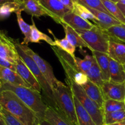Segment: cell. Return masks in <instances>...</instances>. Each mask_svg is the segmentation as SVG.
I'll return each mask as SVG.
<instances>
[{"mask_svg":"<svg viewBox=\"0 0 125 125\" xmlns=\"http://www.w3.org/2000/svg\"><path fill=\"white\" fill-rule=\"evenodd\" d=\"M125 125V121H121V122L115 123L110 124V125Z\"/></svg>","mask_w":125,"mask_h":125,"instance_id":"cell-43","label":"cell"},{"mask_svg":"<svg viewBox=\"0 0 125 125\" xmlns=\"http://www.w3.org/2000/svg\"><path fill=\"white\" fill-rule=\"evenodd\" d=\"M50 33H52V34L53 35L54 38V42H55V46L58 47L59 49H61L63 51L66 52V53H68V54H69L70 55H71L72 56H75V52L76 47H74V45H72L70 42H69V41L66 39V38H62V39H57L56 38L55 35L53 34L52 32L49 30Z\"/></svg>","mask_w":125,"mask_h":125,"instance_id":"cell-29","label":"cell"},{"mask_svg":"<svg viewBox=\"0 0 125 125\" xmlns=\"http://www.w3.org/2000/svg\"><path fill=\"white\" fill-rule=\"evenodd\" d=\"M116 4H117L118 7L119 9H120V10L122 12L123 15L125 17V5H123V4H119V3H116Z\"/></svg>","mask_w":125,"mask_h":125,"instance_id":"cell-38","label":"cell"},{"mask_svg":"<svg viewBox=\"0 0 125 125\" xmlns=\"http://www.w3.org/2000/svg\"><path fill=\"white\" fill-rule=\"evenodd\" d=\"M9 90L17 96L36 115L38 120L44 119L48 105L44 103L41 93L32 88L15 85L7 82H1L0 91Z\"/></svg>","mask_w":125,"mask_h":125,"instance_id":"cell-2","label":"cell"},{"mask_svg":"<svg viewBox=\"0 0 125 125\" xmlns=\"http://www.w3.org/2000/svg\"><path fill=\"white\" fill-rule=\"evenodd\" d=\"M73 12L85 20H91L94 23V25L96 23L97 20L93 14L89 10V9L86 6L82 5L79 2L75 1L74 3V8Z\"/></svg>","mask_w":125,"mask_h":125,"instance_id":"cell-27","label":"cell"},{"mask_svg":"<svg viewBox=\"0 0 125 125\" xmlns=\"http://www.w3.org/2000/svg\"><path fill=\"white\" fill-rule=\"evenodd\" d=\"M38 123L40 125H52L49 122H48L47 121H46L44 119H42V120H41L38 121Z\"/></svg>","mask_w":125,"mask_h":125,"instance_id":"cell-39","label":"cell"},{"mask_svg":"<svg viewBox=\"0 0 125 125\" xmlns=\"http://www.w3.org/2000/svg\"><path fill=\"white\" fill-rule=\"evenodd\" d=\"M1 30H0V32H1Z\"/></svg>","mask_w":125,"mask_h":125,"instance_id":"cell-51","label":"cell"},{"mask_svg":"<svg viewBox=\"0 0 125 125\" xmlns=\"http://www.w3.org/2000/svg\"><path fill=\"white\" fill-rule=\"evenodd\" d=\"M65 82L71 90L73 95L78 99L85 110L88 112L96 125H105L103 108L87 96L81 86L75 83L71 79L66 77Z\"/></svg>","mask_w":125,"mask_h":125,"instance_id":"cell-4","label":"cell"},{"mask_svg":"<svg viewBox=\"0 0 125 125\" xmlns=\"http://www.w3.org/2000/svg\"><path fill=\"white\" fill-rule=\"evenodd\" d=\"M106 33L110 36L118 39L125 42V24L120 23L119 25H114L105 30Z\"/></svg>","mask_w":125,"mask_h":125,"instance_id":"cell-33","label":"cell"},{"mask_svg":"<svg viewBox=\"0 0 125 125\" xmlns=\"http://www.w3.org/2000/svg\"><path fill=\"white\" fill-rule=\"evenodd\" d=\"M109 1H111L114 2L115 3H118L119 1V0H109Z\"/></svg>","mask_w":125,"mask_h":125,"instance_id":"cell-45","label":"cell"},{"mask_svg":"<svg viewBox=\"0 0 125 125\" xmlns=\"http://www.w3.org/2000/svg\"><path fill=\"white\" fill-rule=\"evenodd\" d=\"M101 1L110 15L121 23L125 24V17L118 7L116 3L109 0H101Z\"/></svg>","mask_w":125,"mask_h":125,"instance_id":"cell-26","label":"cell"},{"mask_svg":"<svg viewBox=\"0 0 125 125\" xmlns=\"http://www.w3.org/2000/svg\"><path fill=\"white\" fill-rule=\"evenodd\" d=\"M8 36L5 34V33H3L2 31L0 32V41H4L5 39H6V38H8Z\"/></svg>","mask_w":125,"mask_h":125,"instance_id":"cell-40","label":"cell"},{"mask_svg":"<svg viewBox=\"0 0 125 125\" xmlns=\"http://www.w3.org/2000/svg\"><path fill=\"white\" fill-rule=\"evenodd\" d=\"M86 75L88 80L101 88L102 85L104 83V80H103L101 72L99 66L96 60L91 68L86 72Z\"/></svg>","mask_w":125,"mask_h":125,"instance_id":"cell-25","label":"cell"},{"mask_svg":"<svg viewBox=\"0 0 125 125\" xmlns=\"http://www.w3.org/2000/svg\"><path fill=\"white\" fill-rule=\"evenodd\" d=\"M2 117L4 119L6 125H23L19 120L14 117L9 112L2 108L1 111Z\"/></svg>","mask_w":125,"mask_h":125,"instance_id":"cell-35","label":"cell"},{"mask_svg":"<svg viewBox=\"0 0 125 125\" xmlns=\"http://www.w3.org/2000/svg\"><path fill=\"white\" fill-rule=\"evenodd\" d=\"M17 1V0H0V6L3 5L6 3H9V2H15Z\"/></svg>","mask_w":125,"mask_h":125,"instance_id":"cell-41","label":"cell"},{"mask_svg":"<svg viewBox=\"0 0 125 125\" xmlns=\"http://www.w3.org/2000/svg\"><path fill=\"white\" fill-rule=\"evenodd\" d=\"M81 86L89 98L96 103L101 107L103 108L105 100L102 92L101 88L90 80H88L86 83Z\"/></svg>","mask_w":125,"mask_h":125,"instance_id":"cell-16","label":"cell"},{"mask_svg":"<svg viewBox=\"0 0 125 125\" xmlns=\"http://www.w3.org/2000/svg\"><path fill=\"white\" fill-rule=\"evenodd\" d=\"M59 1L66 8H67L73 12L74 8V3L75 2V0H59Z\"/></svg>","mask_w":125,"mask_h":125,"instance_id":"cell-37","label":"cell"},{"mask_svg":"<svg viewBox=\"0 0 125 125\" xmlns=\"http://www.w3.org/2000/svg\"><path fill=\"white\" fill-rule=\"evenodd\" d=\"M92 55L95 58L99 67L104 82L110 80L109 73V56L107 53L100 52L92 51Z\"/></svg>","mask_w":125,"mask_h":125,"instance_id":"cell-19","label":"cell"},{"mask_svg":"<svg viewBox=\"0 0 125 125\" xmlns=\"http://www.w3.org/2000/svg\"><path fill=\"white\" fill-rule=\"evenodd\" d=\"M0 66L16 71V64L0 57Z\"/></svg>","mask_w":125,"mask_h":125,"instance_id":"cell-36","label":"cell"},{"mask_svg":"<svg viewBox=\"0 0 125 125\" xmlns=\"http://www.w3.org/2000/svg\"><path fill=\"white\" fill-rule=\"evenodd\" d=\"M0 81L1 82H7L13 85L31 88L16 71L1 66H0Z\"/></svg>","mask_w":125,"mask_h":125,"instance_id":"cell-17","label":"cell"},{"mask_svg":"<svg viewBox=\"0 0 125 125\" xmlns=\"http://www.w3.org/2000/svg\"><path fill=\"white\" fill-rule=\"evenodd\" d=\"M75 31L83 39L91 52L97 51L107 53L110 36L105 30L95 25L90 30Z\"/></svg>","mask_w":125,"mask_h":125,"instance_id":"cell-6","label":"cell"},{"mask_svg":"<svg viewBox=\"0 0 125 125\" xmlns=\"http://www.w3.org/2000/svg\"><path fill=\"white\" fill-rule=\"evenodd\" d=\"M74 101L78 125H96L88 112L74 96Z\"/></svg>","mask_w":125,"mask_h":125,"instance_id":"cell-22","label":"cell"},{"mask_svg":"<svg viewBox=\"0 0 125 125\" xmlns=\"http://www.w3.org/2000/svg\"><path fill=\"white\" fill-rule=\"evenodd\" d=\"M1 87V81H0V88Z\"/></svg>","mask_w":125,"mask_h":125,"instance_id":"cell-47","label":"cell"},{"mask_svg":"<svg viewBox=\"0 0 125 125\" xmlns=\"http://www.w3.org/2000/svg\"><path fill=\"white\" fill-rule=\"evenodd\" d=\"M15 64H16V72L23 79L24 81L27 83L31 86V88L36 90L38 92H41L42 88L40 84L39 83L34 75L32 74L31 71L24 63L23 60L20 58V57L17 60Z\"/></svg>","mask_w":125,"mask_h":125,"instance_id":"cell-11","label":"cell"},{"mask_svg":"<svg viewBox=\"0 0 125 125\" xmlns=\"http://www.w3.org/2000/svg\"><path fill=\"white\" fill-rule=\"evenodd\" d=\"M103 110L104 114L125 110V101L107 99L104 101Z\"/></svg>","mask_w":125,"mask_h":125,"instance_id":"cell-31","label":"cell"},{"mask_svg":"<svg viewBox=\"0 0 125 125\" xmlns=\"http://www.w3.org/2000/svg\"><path fill=\"white\" fill-rule=\"evenodd\" d=\"M31 21H32V25H31L30 42L39 43L41 41H44L51 46H55V42L51 39L50 37L38 30L33 19H31Z\"/></svg>","mask_w":125,"mask_h":125,"instance_id":"cell-23","label":"cell"},{"mask_svg":"<svg viewBox=\"0 0 125 125\" xmlns=\"http://www.w3.org/2000/svg\"><path fill=\"white\" fill-rule=\"evenodd\" d=\"M125 121V110L104 114L105 125Z\"/></svg>","mask_w":125,"mask_h":125,"instance_id":"cell-32","label":"cell"},{"mask_svg":"<svg viewBox=\"0 0 125 125\" xmlns=\"http://www.w3.org/2000/svg\"><path fill=\"white\" fill-rule=\"evenodd\" d=\"M39 125V123H38V124H37V125Z\"/></svg>","mask_w":125,"mask_h":125,"instance_id":"cell-48","label":"cell"},{"mask_svg":"<svg viewBox=\"0 0 125 125\" xmlns=\"http://www.w3.org/2000/svg\"><path fill=\"white\" fill-rule=\"evenodd\" d=\"M14 43L20 58L23 60L24 63L26 64V66L31 71L32 74L34 75V76L37 79L39 83L40 84L41 86L42 91H43L45 99H46L48 103V105L51 106L53 109H55L56 105H55V99H54L53 95L52 90L49 84L48 83L45 78L44 77V75L42 74L41 71L39 70L34 60L31 58V56L27 55L21 49V47H20V43L19 42V40H14Z\"/></svg>","mask_w":125,"mask_h":125,"instance_id":"cell-5","label":"cell"},{"mask_svg":"<svg viewBox=\"0 0 125 125\" xmlns=\"http://www.w3.org/2000/svg\"><path fill=\"white\" fill-rule=\"evenodd\" d=\"M21 12H22V10L20 9V10L15 12V14H16L17 20L19 28H20L22 34L24 35L23 41L21 44L23 45H28L29 43H30L31 25H28L27 23L24 21L22 17H21Z\"/></svg>","mask_w":125,"mask_h":125,"instance_id":"cell-24","label":"cell"},{"mask_svg":"<svg viewBox=\"0 0 125 125\" xmlns=\"http://www.w3.org/2000/svg\"><path fill=\"white\" fill-rule=\"evenodd\" d=\"M107 55L115 61L125 64V42L114 37H109Z\"/></svg>","mask_w":125,"mask_h":125,"instance_id":"cell-10","label":"cell"},{"mask_svg":"<svg viewBox=\"0 0 125 125\" xmlns=\"http://www.w3.org/2000/svg\"><path fill=\"white\" fill-rule=\"evenodd\" d=\"M47 12L53 20L57 23L61 24L62 17L66 14L71 12L59 0H36Z\"/></svg>","mask_w":125,"mask_h":125,"instance_id":"cell-8","label":"cell"},{"mask_svg":"<svg viewBox=\"0 0 125 125\" xmlns=\"http://www.w3.org/2000/svg\"><path fill=\"white\" fill-rule=\"evenodd\" d=\"M17 1L20 3L23 11L32 17H50L49 13L36 0H17Z\"/></svg>","mask_w":125,"mask_h":125,"instance_id":"cell-14","label":"cell"},{"mask_svg":"<svg viewBox=\"0 0 125 125\" xmlns=\"http://www.w3.org/2000/svg\"><path fill=\"white\" fill-rule=\"evenodd\" d=\"M118 3L123 4V5H125V0H119V1Z\"/></svg>","mask_w":125,"mask_h":125,"instance_id":"cell-44","label":"cell"},{"mask_svg":"<svg viewBox=\"0 0 125 125\" xmlns=\"http://www.w3.org/2000/svg\"><path fill=\"white\" fill-rule=\"evenodd\" d=\"M87 8V7H86ZM90 12L96 19L97 21L95 25L100 27L103 30H106L114 25H119L121 23L120 21L116 20L112 15L103 12L99 11L95 9L87 8Z\"/></svg>","mask_w":125,"mask_h":125,"instance_id":"cell-15","label":"cell"},{"mask_svg":"<svg viewBox=\"0 0 125 125\" xmlns=\"http://www.w3.org/2000/svg\"><path fill=\"white\" fill-rule=\"evenodd\" d=\"M77 1L87 8L110 14L106 8L104 7L101 0H77Z\"/></svg>","mask_w":125,"mask_h":125,"instance_id":"cell-34","label":"cell"},{"mask_svg":"<svg viewBox=\"0 0 125 125\" xmlns=\"http://www.w3.org/2000/svg\"><path fill=\"white\" fill-rule=\"evenodd\" d=\"M75 1H77V0H75Z\"/></svg>","mask_w":125,"mask_h":125,"instance_id":"cell-50","label":"cell"},{"mask_svg":"<svg viewBox=\"0 0 125 125\" xmlns=\"http://www.w3.org/2000/svg\"><path fill=\"white\" fill-rule=\"evenodd\" d=\"M73 58L78 68L85 74L91 68L96 60L93 56L89 55H85L83 60L75 56H73Z\"/></svg>","mask_w":125,"mask_h":125,"instance_id":"cell-28","label":"cell"},{"mask_svg":"<svg viewBox=\"0 0 125 125\" xmlns=\"http://www.w3.org/2000/svg\"><path fill=\"white\" fill-rule=\"evenodd\" d=\"M20 9H21V6L17 1L5 3L0 6V19L8 17L12 13H15V12Z\"/></svg>","mask_w":125,"mask_h":125,"instance_id":"cell-30","label":"cell"},{"mask_svg":"<svg viewBox=\"0 0 125 125\" xmlns=\"http://www.w3.org/2000/svg\"><path fill=\"white\" fill-rule=\"evenodd\" d=\"M0 57L14 64L20 58L14 43V39L8 38L4 41H0Z\"/></svg>","mask_w":125,"mask_h":125,"instance_id":"cell-13","label":"cell"},{"mask_svg":"<svg viewBox=\"0 0 125 125\" xmlns=\"http://www.w3.org/2000/svg\"><path fill=\"white\" fill-rule=\"evenodd\" d=\"M62 23L69 25L75 30H90L95 25L89 20L82 19L72 11L69 12L62 17L61 25Z\"/></svg>","mask_w":125,"mask_h":125,"instance_id":"cell-12","label":"cell"},{"mask_svg":"<svg viewBox=\"0 0 125 125\" xmlns=\"http://www.w3.org/2000/svg\"><path fill=\"white\" fill-rule=\"evenodd\" d=\"M0 125H6L4 119L2 117L1 115H0Z\"/></svg>","mask_w":125,"mask_h":125,"instance_id":"cell-42","label":"cell"},{"mask_svg":"<svg viewBox=\"0 0 125 125\" xmlns=\"http://www.w3.org/2000/svg\"><path fill=\"white\" fill-rule=\"evenodd\" d=\"M1 109H2V107H1V104H0V115H1Z\"/></svg>","mask_w":125,"mask_h":125,"instance_id":"cell-46","label":"cell"},{"mask_svg":"<svg viewBox=\"0 0 125 125\" xmlns=\"http://www.w3.org/2000/svg\"><path fill=\"white\" fill-rule=\"evenodd\" d=\"M52 92L56 105L55 110L73 125H78L74 96L69 86L60 82Z\"/></svg>","mask_w":125,"mask_h":125,"instance_id":"cell-3","label":"cell"},{"mask_svg":"<svg viewBox=\"0 0 125 125\" xmlns=\"http://www.w3.org/2000/svg\"><path fill=\"white\" fill-rule=\"evenodd\" d=\"M44 119L52 125H73L55 109L49 105L45 110Z\"/></svg>","mask_w":125,"mask_h":125,"instance_id":"cell-21","label":"cell"},{"mask_svg":"<svg viewBox=\"0 0 125 125\" xmlns=\"http://www.w3.org/2000/svg\"><path fill=\"white\" fill-rule=\"evenodd\" d=\"M20 47L27 55L31 56V58L34 60L39 70L44 75V77L45 78L48 83L51 87L52 90H53L55 88L60 81L58 80L55 76L52 68L49 62L41 57L38 53L34 52L32 49H30L28 45H23L20 44Z\"/></svg>","mask_w":125,"mask_h":125,"instance_id":"cell-7","label":"cell"},{"mask_svg":"<svg viewBox=\"0 0 125 125\" xmlns=\"http://www.w3.org/2000/svg\"><path fill=\"white\" fill-rule=\"evenodd\" d=\"M110 80L116 83H125V69L123 64L109 57Z\"/></svg>","mask_w":125,"mask_h":125,"instance_id":"cell-18","label":"cell"},{"mask_svg":"<svg viewBox=\"0 0 125 125\" xmlns=\"http://www.w3.org/2000/svg\"><path fill=\"white\" fill-rule=\"evenodd\" d=\"M124 68H125V64H124Z\"/></svg>","mask_w":125,"mask_h":125,"instance_id":"cell-49","label":"cell"},{"mask_svg":"<svg viewBox=\"0 0 125 125\" xmlns=\"http://www.w3.org/2000/svg\"><path fill=\"white\" fill-rule=\"evenodd\" d=\"M101 90L104 100L113 99L125 101V83H116L110 81L104 82Z\"/></svg>","mask_w":125,"mask_h":125,"instance_id":"cell-9","label":"cell"},{"mask_svg":"<svg viewBox=\"0 0 125 125\" xmlns=\"http://www.w3.org/2000/svg\"><path fill=\"white\" fill-rule=\"evenodd\" d=\"M61 25L64 29V33H65V38L69 41V42L72 45H74L75 47H79L80 49H83V48L88 49L87 44L85 43L83 39L75 30L66 24L62 23Z\"/></svg>","mask_w":125,"mask_h":125,"instance_id":"cell-20","label":"cell"},{"mask_svg":"<svg viewBox=\"0 0 125 125\" xmlns=\"http://www.w3.org/2000/svg\"><path fill=\"white\" fill-rule=\"evenodd\" d=\"M0 104L23 125L38 123L39 120L35 113L11 91H0Z\"/></svg>","mask_w":125,"mask_h":125,"instance_id":"cell-1","label":"cell"}]
</instances>
